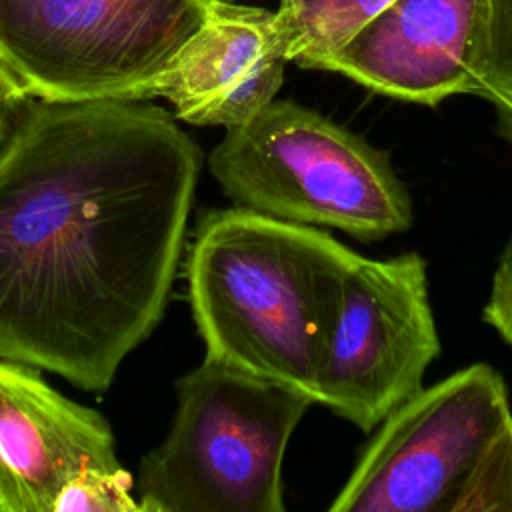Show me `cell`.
<instances>
[{
    "mask_svg": "<svg viewBox=\"0 0 512 512\" xmlns=\"http://www.w3.org/2000/svg\"><path fill=\"white\" fill-rule=\"evenodd\" d=\"M138 98H30L0 150V358L106 390L162 320L202 154Z\"/></svg>",
    "mask_w": 512,
    "mask_h": 512,
    "instance_id": "obj_1",
    "label": "cell"
},
{
    "mask_svg": "<svg viewBox=\"0 0 512 512\" xmlns=\"http://www.w3.org/2000/svg\"><path fill=\"white\" fill-rule=\"evenodd\" d=\"M362 256L330 234L248 208L208 212L188 254V294L206 356L308 394L346 274Z\"/></svg>",
    "mask_w": 512,
    "mask_h": 512,
    "instance_id": "obj_2",
    "label": "cell"
},
{
    "mask_svg": "<svg viewBox=\"0 0 512 512\" xmlns=\"http://www.w3.org/2000/svg\"><path fill=\"white\" fill-rule=\"evenodd\" d=\"M210 172L240 208L372 242L412 226V198L386 152L316 110L272 100L226 128Z\"/></svg>",
    "mask_w": 512,
    "mask_h": 512,
    "instance_id": "obj_3",
    "label": "cell"
},
{
    "mask_svg": "<svg viewBox=\"0 0 512 512\" xmlns=\"http://www.w3.org/2000/svg\"><path fill=\"white\" fill-rule=\"evenodd\" d=\"M176 392L172 426L140 464L142 512H284V454L314 400L208 356Z\"/></svg>",
    "mask_w": 512,
    "mask_h": 512,
    "instance_id": "obj_4",
    "label": "cell"
},
{
    "mask_svg": "<svg viewBox=\"0 0 512 512\" xmlns=\"http://www.w3.org/2000/svg\"><path fill=\"white\" fill-rule=\"evenodd\" d=\"M212 0H0V66L30 98H138Z\"/></svg>",
    "mask_w": 512,
    "mask_h": 512,
    "instance_id": "obj_5",
    "label": "cell"
},
{
    "mask_svg": "<svg viewBox=\"0 0 512 512\" xmlns=\"http://www.w3.org/2000/svg\"><path fill=\"white\" fill-rule=\"evenodd\" d=\"M510 422L504 378L484 362L462 368L380 422L330 512H452L482 454Z\"/></svg>",
    "mask_w": 512,
    "mask_h": 512,
    "instance_id": "obj_6",
    "label": "cell"
},
{
    "mask_svg": "<svg viewBox=\"0 0 512 512\" xmlns=\"http://www.w3.org/2000/svg\"><path fill=\"white\" fill-rule=\"evenodd\" d=\"M440 354L426 262L416 252L370 260L346 274L316 384V404L372 432L422 390Z\"/></svg>",
    "mask_w": 512,
    "mask_h": 512,
    "instance_id": "obj_7",
    "label": "cell"
},
{
    "mask_svg": "<svg viewBox=\"0 0 512 512\" xmlns=\"http://www.w3.org/2000/svg\"><path fill=\"white\" fill-rule=\"evenodd\" d=\"M494 0H394L320 70L404 102L478 92Z\"/></svg>",
    "mask_w": 512,
    "mask_h": 512,
    "instance_id": "obj_8",
    "label": "cell"
},
{
    "mask_svg": "<svg viewBox=\"0 0 512 512\" xmlns=\"http://www.w3.org/2000/svg\"><path fill=\"white\" fill-rule=\"evenodd\" d=\"M40 372L0 358V512H54L80 470L122 466L108 420Z\"/></svg>",
    "mask_w": 512,
    "mask_h": 512,
    "instance_id": "obj_9",
    "label": "cell"
},
{
    "mask_svg": "<svg viewBox=\"0 0 512 512\" xmlns=\"http://www.w3.org/2000/svg\"><path fill=\"white\" fill-rule=\"evenodd\" d=\"M286 62L274 12L212 2L206 22L142 86L138 100L160 96L174 106L178 120L232 128L276 98Z\"/></svg>",
    "mask_w": 512,
    "mask_h": 512,
    "instance_id": "obj_10",
    "label": "cell"
},
{
    "mask_svg": "<svg viewBox=\"0 0 512 512\" xmlns=\"http://www.w3.org/2000/svg\"><path fill=\"white\" fill-rule=\"evenodd\" d=\"M394 0H280L274 26L288 62L320 70Z\"/></svg>",
    "mask_w": 512,
    "mask_h": 512,
    "instance_id": "obj_11",
    "label": "cell"
},
{
    "mask_svg": "<svg viewBox=\"0 0 512 512\" xmlns=\"http://www.w3.org/2000/svg\"><path fill=\"white\" fill-rule=\"evenodd\" d=\"M512 512V422L486 448L452 512Z\"/></svg>",
    "mask_w": 512,
    "mask_h": 512,
    "instance_id": "obj_12",
    "label": "cell"
},
{
    "mask_svg": "<svg viewBox=\"0 0 512 512\" xmlns=\"http://www.w3.org/2000/svg\"><path fill=\"white\" fill-rule=\"evenodd\" d=\"M132 484L122 466L84 468L64 484L54 512H142L140 500L130 492Z\"/></svg>",
    "mask_w": 512,
    "mask_h": 512,
    "instance_id": "obj_13",
    "label": "cell"
},
{
    "mask_svg": "<svg viewBox=\"0 0 512 512\" xmlns=\"http://www.w3.org/2000/svg\"><path fill=\"white\" fill-rule=\"evenodd\" d=\"M478 92L512 126V0H494L488 48L478 66Z\"/></svg>",
    "mask_w": 512,
    "mask_h": 512,
    "instance_id": "obj_14",
    "label": "cell"
},
{
    "mask_svg": "<svg viewBox=\"0 0 512 512\" xmlns=\"http://www.w3.org/2000/svg\"><path fill=\"white\" fill-rule=\"evenodd\" d=\"M30 96H26L0 66V150L10 140Z\"/></svg>",
    "mask_w": 512,
    "mask_h": 512,
    "instance_id": "obj_15",
    "label": "cell"
},
{
    "mask_svg": "<svg viewBox=\"0 0 512 512\" xmlns=\"http://www.w3.org/2000/svg\"><path fill=\"white\" fill-rule=\"evenodd\" d=\"M506 302H512V236L500 252L490 282V294L484 306H500Z\"/></svg>",
    "mask_w": 512,
    "mask_h": 512,
    "instance_id": "obj_16",
    "label": "cell"
},
{
    "mask_svg": "<svg viewBox=\"0 0 512 512\" xmlns=\"http://www.w3.org/2000/svg\"><path fill=\"white\" fill-rule=\"evenodd\" d=\"M482 318L502 336L508 346H512V302L500 306H484Z\"/></svg>",
    "mask_w": 512,
    "mask_h": 512,
    "instance_id": "obj_17",
    "label": "cell"
},
{
    "mask_svg": "<svg viewBox=\"0 0 512 512\" xmlns=\"http://www.w3.org/2000/svg\"><path fill=\"white\" fill-rule=\"evenodd\" d=\"M212 2H238V0H212Z\"/></svg>",
    "mask_w": 512,
    "mask_h": 512,
    "instance_id": "obj_18",
    "label": "cell"
}]
</instances>
